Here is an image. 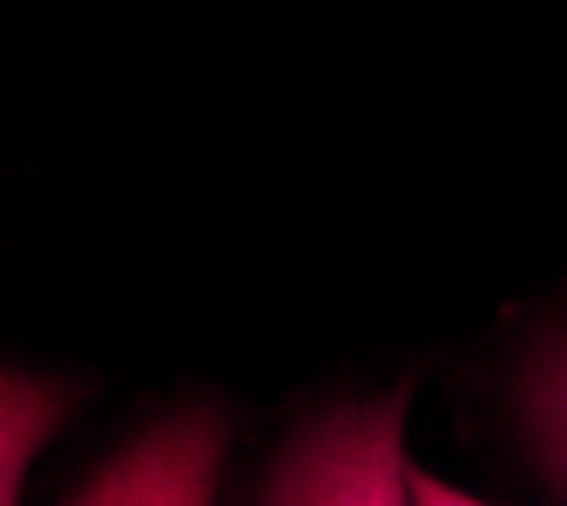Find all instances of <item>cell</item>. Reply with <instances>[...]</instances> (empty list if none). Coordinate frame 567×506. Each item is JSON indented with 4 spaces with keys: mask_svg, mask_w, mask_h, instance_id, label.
<instances>
[{
    "mask_svg": "<svg viewBox=\"0 0 567 506\" xmlns=\"http://www.w3.org/2000/svg\"><path fill=\"white\" fill-rule=\"evenodd\" d=\"M401 431L405 395L340 405L284 451L264 506H411Z\"/></svg>",
    "mask_w": 567,
    "mask_h": 506,
    "instance_id": "1",
    "label": "cell"
},
{
    "mask_svg": "<svg viewBox=\"0 0 567 506\" xmlns=\"http://www.w3.org/2000/svg\"><path fill=\"white\" fill-rule=\"evenodd\" d=\"M411 506H482V502H472V496H461V492H451V486H441L436 476L411 472Z\"/></svg>",
    "mask_w": 567,
    "mask_h": 506,
    "instance_id": "5",
    "label": "cell"
},
{
    "mask_svg": "<svg viewBox=\"0 0 567 506\" xmlns=\"http://www.w3.org/2000/svg\"><path fill=\"white\" fill-rule=\"evenodd\" d=\"M82 395L61 380L0 370V506L21 502V476L56 436Z\"/></svg>",
    "mask_w": 567,
    "mask_h": 506,
    "instance_id": "3",
    "label": "cell"
},
{
    "mask_svg": "<svg viewBox=\"0 0 567 506\" xmlns=\"http://www.w3.org/2000/svg\"><path fill=\"white\" fill-rule=\"evenodd\" d=\"M517 401H522V425H527L532 451H537V461L557 482V492H567V330H557L527 360Z\"/></svg>",
    "mask_w": 567,
    "mask_h": 506,
    "instance_id": "4",
    "label": "cell"
},
{
    "mask_svg": "<svg viewBox=\"0 0 567 506\" xmlns=\"http://www.w3.org/2000/svg\"><path fill=\"white\" fill-rule=\"evenodd\" d=\"M224 451V415L213 405H183L106 461L71 506H213Z\"/></svg>",
    "mask_w": 567,
    "mask_h": 506,
    "instance_id": "2",
    "label": "cell"
}]
</instances>
